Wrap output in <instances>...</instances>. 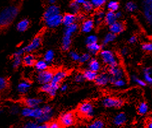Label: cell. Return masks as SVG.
<instances>
[{"mask_svg": "<svg viewBox=\"0 0 152 128\" xmlns=\"http://www.w3.org/2000/svg\"><path fill=\"white\" fill-rule=\"evenodd\" d=\"M19 13V8L16 5H10L0 12V28H5L13 23Z\"/></svg>", "mask_w": 152, "mask_h": 128, "instance_id": "6da1fadb", "label": "cell"}, {"mask_svg": "<svg viewBox=\"0 0 152 128\" xmlns=\"http://www.w3.org/2000/svg\"><path fill=\"white\" fill-rule=\"evenodd\" d=\"M100 57L102 61L109 67L118 66V61L116 55L110 50H103L100 52Z\"/></svg>", "mask_w": 152, "mask_h": 128, "instance_id": "7a4b0ae2", "label": "cell"}, {"mask_svg": "<svg viewBox=\"0 0 152 128\" xmlns=\"http://www.w3.org/2000/svg\"><path fill=\"white\" fill-rule=\"evenodd\" d=\"M20 113L22 116L26 118H31L38 120L43 115V111L40 107H37L34 108H29L26 106L20 110Z\"/></svg>", "mask_w": 152, "mask_h": 128, "instance_id": "3957f363", "label": "cell"}, {"mask_svg": "<svg viewBox=\"0 0 152 128\" xmlns=\"http://www.w3.org/2000/svg\"><path fill=\"white\" fill-rule=\"evenodd\" d=\"M78 112L82 116L86 118H91L95 114V110L90 102H84L79 105Z\"/></svg>", "mask_w": 152, "mask_h": 128, "instance_id": "277c9868", "label": "cell"}, {"mask_svg": "<svg viewBox=\"0 0 152 128\" xmlns=\"http://www.w3.org/2000/svg\"><path fill=\"white\" fill-rule=\"evenodd\" d=\"M59 123L63 127H68L73 126L75 123V116L74 113L68 112L61 114L59 118Z\"/></svg>", "mask_w": 152, "mask_h": 128, "instance_id": "5b68a950", "label": "cell"}, {"mask_svg": "<svg viewBox=\"0 0 152 128\" xmlns=\"http://www.w3.org/2000/svg\"><path fill=\"white\" fill-rule=\"evenodd\" d=\"M67 75H68V73L65 70H58L54 73L53 79L50 84L58 91L60 89L61 82L66 77Z\"/></svg>", "mask_w": 152, "mask_h": 128, "instance_id": "8992f818", "label": "cell"}, {"mask_svg": "<svg viewBox=\"0 0 152 128\" xmlns=\"http://www.w3.org/2000/svg\"><path fill=\"white\" fill-rule=\"evenodd\" d=\"M102 104L106 108H121L124 104V101L118 98L106 97L102 100Z\"/></svg>", "mask_w": 152, "mask_h": 128, "instance_id": "52a82bcc", "label": "cell"}, {"mask_svg": "<svg viewBox=\"0 0 152 128\" xmlns=\"http://www.w3.org/2000/svg\"><path fill=\"white\" fill-rule=\"evenodd\" d=\"M62 17L63 15H61V14H60L44 19V20L46 26L49 28L54 29L60 26L62 24Z\"/></svg>", "mask_w": 152, "mask_h": 128, "instance_id": "ba28073f", "label": "cell"}, {"mask_svg": "<svg viewBox=\"0 0 152 128\" xmlns=\"http://www.w3.org/2000/svg\"><path fill=\"white\" fill-rule=\"evenodd\" d=\"M54 71L50 70H46L40 71L37 75V80L41 85L50 83L54 75Z\"/></svg>", "mask_w": 152, "mask_h": 128, "instance_id": "9c48e42d", "label": "cell"}, {"mask_svg": "<svg viewBox=\"0 0 152 128\" xmlns=\"http://www.w3.org/2000/svg\"><path fill=\"white\" fill-rule=\"evenodd\" d=\"M43 115L37 121L38 124H46L51 120L53 117V110L50 105H44L42 107Z\"/></svg>", "mask_w": 152, "mask_h": 128, "instance_id": "30bf717a", "label": "cell"}, {"mask_svg": "<svg viewBox=\"0 0 152 128\" xmlns=\"http://www.w3.org/2000/svg\"><path fill=\"white\" fill-rule=\"evenodd\" d=\"M109 82L113 83L116 80L123 79L124 76V71L122 68L118 66L109 68Z\"/></svg>", "mask_w": 152, "mask_h": 128, "instance_id": "8fae6325", "label": "cell"}, {"mask_svg": "<svg viewBox=\"0 0 152 128\" xmlns=\"http://www.w3.org/2000/svg\"><path fill=\"white\" fill-rule=\"evenodd\" d=\"M42 45V38L40 36H37L31 41L29 44L23 47L25 53H31L40 48Z\"/></svg>", "mask_w": 152, "mask_h": 128, "instance_id": "7c38bea8", "label": "cell"}, {"mask_svg": "<svg viewBox=\"0 0 152 128\" xmlns=\"http://www.w3.org/2000/svg\"><path fill=\"white\" fill-rule=\"evenodd\" d=\"M143 12L147 22L152 23V0H143Z\"/></svg>", "mask_w": 152, "mask_h": 128, "instance_id": "4fadbf2b", "label": "cell"}, {"mask_svg": "<svg viewBox=\"0 0 152 128\" xmlns=\"http://www.w3.org/2000/svg\"><path fill=\"white\" fill-rule=\"evenodd\" d=\"M42 102H43V100L40 97H27L24 101L25 105L27 107L31 108L39 107Z\"/></svg>", "mask_w": 152, "mask_h": 128, "instance_id": "5bb4252c", "label": "cell"}, {"mask_svg": "<svg viewBox=\"0 0 152 128\" xmlns=\"http://www.w3.org/2000/svg\"><path fill=\"white\" fill-rule=\"evenodd\" d=\"M73 34L65 30L62 39V49L63 51L69 50L72 44V36Z\"/></svg>", "mask_w": 152, "mask_h": 128, "instance_id": "9a60e30c", "label": "cell"}, {"mask_svg": "<svg viewBox=\"0 0 152 128\" xmlns=\"http://www.w3.org/2000/svg\"><path fill=\"white\" fill-rule=\"evenodd\" d=\"M60 14V7L56 5H49L46 8L43 15V18L45 19L48 18L49 17L53 16L54 15Z\"/></svg>", "mask_w": 152, "mask_h": 128, "instance_id": "2e32d148", "label": "cell"}, {"mask_svg": "<svg viewBox=\"0 0 152 128\" xmlns=\"http://www.w3.org/2000/svg\"><path fill=\"white\" fill-rule=\"evenodd\" d=\"M109 30L111 33L115 34V35H118L125 30V25L123 23L116 21L115 23L109 25Z\"/></svg>", "mask_w": 152, "mask_h": 128, "instance_id": "e0dca14e", "label": "cell"}, {"mask_svg": "<svg viewBox=\"0 0 152 128\" xmlns=\"http://www.w3.org/2000/svg\"><path fill=\"white\" fill-rule=\"evenodd\" d=\"M126 120H127V118H126V114L124 112H120L113 118V123L116 127H121L125 124Z\"/></svg>", "mask_w": 152, "mask_h": 128, "instance_id": "ac0fdd59", "label": "cell"}, {"mask_svg": "<svg viewBox=\"0 0 152 128\" xmlns=\"http://www.w3.org/2000/svg\"><path fill=\"white\" fill-rule=\"evenodd\" d=\"M94 25V20L93 19H88L84 20L81 24V31L84 33H89L93 30Z\"/></svg>", "mask_w": 152, "mask_h": 128, "instance_id": "d6986e66", "label": "cell"}, {"mask_svg": "<svg viewBox=\"0 0 152 128\" xmlns=\"http://www.w3.org/2000/svg\"><path fill=\"white\" fill-rule=\"evenodd\" d=\"M95 82L98 86H105L109 82V75L105 73H100L97 75Z\"/></svg>", "mask_w": 152, "mask_h": 128, "instance_id": "ffe728a7", "label": "cell"}, {"mask_svg": "<svg viewBox=\"0 0 152 128\" xmlns=\"http://www.w3.org/2000/svg\"><path fill=\"white\" fill-rule=\"evenodd\" d=\"M76 20H77V17L75 14L72 13H67L63 16L62 24L66 27L75 23Z\"/></svg>", "mask_w": 152, "mask_h": 128, "instance_id": "44dd1931", "label": "cell"}, {"mask_svg": "<svg viewBox=\"0 0 152 128\" xmlns=\"http://www.w3.org/2000/svg\"><path fill=\"white\" fill-rule=\"evenodd\" d=\"M31 87V83L28 80H24L21 82L18 85V91L22 95L26 94Z\"/></svg>", "mask_w": 152, "mask_h": 128, "instance_id": "7402d4cb", "label": "cell"}, {"mask_svg": "<svg viewBox=\"0 0 152 128\" xmlns=\"http://www.w3.org/2000/svg\"><path fill=\"white\" fill-rule=\"evenodd\" d=\"M40 91L42 92L48 94V95H49V96L51 97L55 96L57 92L56 89H54L50 83L42 85V86L40 87Z\"/></svg>", "mask_w": 152, "mask_h": 128, "instance_id": "603a6c76", "label": "cell"}, {"mask_svg": "<svg viewBox=\"0 0 152 128\" xmlns=\"http://www.w3.org/2000/svg\"><path fill=\"white\" fill-rule=\"evenodd\" d=\"M36 57L33 54L31 53H28L26 55H25L23 58V63L25 66L31 67L34 66L36 62Z\"/></svg>", "mask_w": 152, "mask_h": 128, "instance_id": "cb8c5ba5", "label": "cell"}, {"mask_svg": "<svg viewBox=\"0 0 152 128\" xmlns=\"http://www.w3.org/2000/svg\"><path fill=\"white\" fill-rule=\"evenodd\" d=\"M104 22L108 25H111L113 23L117 21V18L116 17L115 12L112 11H108L105 15Z\"/></svg>", "mask_w": 152, "mask_h": 128, "instance_id": "d4e9b609", "label": "cell"}, {"mask_svg": "<svg viewBox=\"0 0 152 128\" xmlns=\"http://www.w3.org/2000/svg\"><path fill=\"white\" fill-rule=\"evenodd\" d=\"M29 24H30L29 20L27 19H24L20 20L16 25L17 30L20 33L26 31L29 28Z\"/></svg>", "mask_w": 152, "mask_h": 128, "instance_id": "484cf974", "label": "cell"}, {"mask_svg": "<svg viewBox=\"0 0 152 128\" xmlns=\"http://www.w3.org/2000/svg\"><path fill=\"white\" fill-rule=\"evenodd\" d=\"M101 68V65L99 61L97 60L95 58L90 59V60L88 63V69L95 71V72H98Z\"/></svg>", "mask_w": 152, "mask_h": 128, "instance_id": "4316f807", "label": "cell"}, {"mask_svg": "<svg viewBox=\"0 0 152 128\" xmlns=\"http://www.w3.org/2000/svg\"><path fill=\"white\" fill-rule=\"evenodd\" d=\"M83 75L84 76V79L88 81H91H91H95L97 75H98L96 72L93 71L89 69L84 70Z\"/></svg>", "mask_w": 152, "mask_h": 128, "instance_id": "83f0119b", "label": "cell"}, {"mask_svg": "<svg viewBox=\"0 0 152 128\" xmlns=\"http://www.w3.org/2000/svg\"><path fill=\"white\" fill-rule=\"evenodd\" d=\"M48 66H49L48 63H46L44 60V59H41V60L37 61L34 65L35 69L39 72L48 70Z\"/></svg>", "mask_w": 152, "mask_h": 128, "instance_id": "f1b7e54d", "label": "cell"}, {"mask_svg": "<svg viewBox=\"0 0 152 128\" xmlns=\"http://www.w3.org/2000/svg\"><path fill=\"white\" fill-rule=\"evenodd\" d=\"M151 68L147 67L143 70V75H144V79L146 83L151 84L152 83V78H151Z\"/></svg>", "mask_w": 152, "mask_h": 128, "instance_id": "f546056e", "label": "cell"}, {"mask_svg": "<svg viewBox=\"0 0 152 128\" xmlns=\"http://www.w3.org/2000/svg\"><path fill=\"white\" fill-rule=\"evenodd\" d=\"M87 47L90 53L94 55L98 54L101 50V45H99L98 43H94V44L88 45H87Z\"/></svg>", "mask_w": 152, "mask_h": 128, "instance_id": "4dcf8cb0", "label": "cell"}, {"mask_svg": "<svg viewBox=\"0 0 152 128\" xmlns=\"http://www.w3.org/2000/svg\"><path fill=\"white\" fill-rule=\"evenodd\" d=\"M149 111V107L148 105L145 101L141 102L139 104L138 107H137V112L139 114L141 115V116H144L146 115Z\"/></svg>", "mask_w": 152, "mask_h": 128, "instance_id": "1f68e13d", "label": "cell"}, {"mask_svg": "<svg viewBox=\"0 0 152 128\" xmlns=\"http://www.w3.org/2000/svg\"><path fill=\"white\" fill-rule=\"evenodd\" d=\"M54 55L55 54L53 50H48L44 55V60L48 64L51 63L54 59Z\"/></svg>", "mask_w": 152, "mask_h": 128, "instance_id": "d6a6232c", "label": "cell"}, {"mask_svg": "<svg viewBox=\"0 0 152 128\" xmlns=\"http://www.w3.org/2000/svg\"><path fill=\"white\" fill-rule=\"evenodd\" d=\"M69 8L71 11V13L73 14H77L79 12L81 9V5L77 3L75 0L71 1L69 5Z\"/></svg>", "mask_w": 152, "mask_h": 128, "instance_id": "836d02e7", "label": "cell"}, {"mask_svg": "<svg viewBox=\"0 0 152 128\" xmlns=\"http://www.w3.org/2000/svg\"><path fill=\"white\" fill-rule=\"evenodd\" d=\"M88 128H105V122L101 119H96L88 125Z\"/></svg>", "mask_w": 152, "mask_h": 128, "instance_id": "e575fe53", "label": "cell"}, {"mask_svg": "<svg viewBox=\"0 0 152 128\" xmlns=\"http://www.w3.org/2000/svg\"><path fill=\"white\" fill-rule=\"evenodd\" d=\"M105 15V13L103 10H99L96 13L95 18L94 20L95 24L99 25L102 22V20L104 19V17Z\"/></svg>", "mask_w": 152, "mask_h": 128, "instance_id": "d590c367", "label": "cell"}, {"mask_svg": "<svg viewBox=\"0 0 152 128\" xmlns=\"http://www.w3.org/2000/svg\"><path fill=\"white\" fill-rule=\"evenodd\" d=\"M107 7L109 11H112L116 12L119 9L120 5L118 1H110L107 5Z\"/></svg>", "mask_w": 152, "mask_h": 128, "instance_id": "8d00e7d4", "label": "cell"}, {"mask_svg": "<svg viewBox=\"0 0 152 128\" xmlns=\"http://www.w3.org/2000/svg\"><path fill=\"white\" fill-rule=\"evenodd\" d=\"M115 39H116V35H115V34H113L110 32V33H107V35L105 36L102 43L104 45H106L109 44V43L113 41Z\"/></svg>", "mask_w": 152, "mask_h": 128, "instance_id": "74e56055", "label": "cell"}, {"mask_svg": "<svg viewBox=\"0 0 152 128\" xmlns=\"http://www.w3.org/2000/svg\"><path fill=\"white\" fill-rule=\"evenodd\" d=\"M107 0H91L93 7L95 8H100L106 3Z\"/></svg>", "mask_w": 152, "mask_h": 128, "instance_id": "f35d334b", "label": "cell"}, {"mask_svg": "<svg viewBox=\"0 0 152 128\" xmlns=\"http://www.w3.org/2000/svg\"><path fill=\"white\" fill-rule=\"evenodd\" d=\"M126 10L130 12H134L137 10V6L136 3L133 1H129L125 5Z\"/></svg>", "mask_w": 152, "mask_h": 128, "instance_id": "ab89813d", "label": "cell"}, {"mask_svg": "<svg viewBox=\"0 0 152 128\" xmlns=\"http://www.w3.org/2000/svg\"><path fill=\"white\" fill-rule=\"evenodd\" d=\"M82 8H83V10L87 13L92 12L94 8V7H93V5H92L91 1H87V0L85 1V3H83L82 5Z\"/></svg>", "mask_w": 152, "mask_h": 128, "instance_id": "60d3db41", "label": "cell"}, {"mask_svg": "<svg viewBox=\"0 0 152 128\" xmlns=\"http://www.w3.org/2000/svg\"><path fill=\"white\" fill-rule=\"evenodd\" d=\"M23 63V59L21 57H18V56H14V59H13V62H12V67H13L14 69H17L18 68L21 63Z\"/></svg>", "mask_w": 152, "mask_h": 128, "instance_id": "b9f144b4", "label": "cell"}, {"mask_svg": "<svg viewBox=\"0 0 152 128\" xmlns=\"http://www.w3.org/2000/svg\"><path fill=\"white\" fill-rule=\"evenodd\" d=\"M97 41H98V38H97V36L95 35L88 36L85 40L86 44L87 45L94 44V43H97Z\"/></svg>", "mask_w": 152, "mask_h": 128, "instance_id": "7bdbcfd3", "label": "cell"}, {"mask_svg": "<svg viewBox=\"0 0 152 128\" xmlns=\"http://www.w3.org/2000/svg\"><path fill=\"white\" fill-rule=\"evenodd\" d=\"M91 59V55L89 53H85L82 55H80L79 62L81 63H85L89 61Z\"/></svg>", "mask_w": 152, "mask_h": 128, "instance_id": "ee69618b", "label": "cell"}, {"mask_svg": "<svg viewBox=\"0 0 152 128\" xmlns=\"http://www.w3.org/2000/svg\"><path fill=\"white\" fill-rule=\"evenodd\" d=\"M8 86L7 79L3 76H0V91H4Z\"/></svg>", "mask_w": 152, "mask_h": 128, "instance_id": "f6af8a7d", "label": "cell"}, {"mask_svg": "<svg viewBox=\"0 0 152 128\" xmlns=\"http://www.w3.org/2000/svg\"><path fill=\"white\" fill-rule=\"evenodd\" d=\"M132 80L134 82L137 84L138 85H139V86L145 87L146 85V83L145 82L144 80L139 79L138 77H137V76H135V75L132 76Z\"/></svg>", "mask_w": 152, "mask_h": 128, "instance_id": "bcb514c9", "label": "cell"}, {"mask_svg": "<svg viewBox=\"0 0 152 128\" xmlns=\"http://www.w3.org/2000/svg\"><path fill=\"white\" fill-rule=\"evenodd\" d=\"M113 84L115 85V87H123L124 86H125L126 82V80L124 79H118L116 80L115 82L113 83Z\"/></svg>", "mask_w": 152, "mask_h": 128, "instance_id": "7dc6e473", "label": "cell"}, {"mask_svg": "<svg viewBox=\"0 0 152 128\" xmlns=\"http://www.w3.org/2000/svg\"><path fill=\"white\" fill-rule=\"evenodd\" d=\"M38 124H39L34 121H28L24 124L23 128H36Z\"/></svg>", "mask_w": 152, "mask_h": 128, "instance_id": "c3c4849f", "label": "cell"}, {"mask_svg": "<svg viewBox=\"0 0 152 128\" xmlns=\"http://www.w3.org/2000/svg\"><path fill=\"white\" fill-rule=\"evenodd\" d=\"M142 49L147 52H151L152 51V44L151 43H145L142 44Z\"/></svg>", "mask_w": 152, "mask_h": 128, "instance_id": "681fc988", "label": "cell"}, {"mask_svg": "<svg viewBox=\"0 0 152 128\" xmlns=\"http://www.w3.org/2000/svg\"><path fill=\"white\" fill-rule=\"evenodd\" d=\"M69 55L70 58L72 59L74 61H79V57L80 55L78 54L76 52H74V51H71V52L69 53Z\"/></svg>", "mask_w": 152, "mask_h": 128, "instance_id": "f907efd6", "label": "cell"}, {"mask_svg": "<svg viewBox=\"0 0 152 128\" xmlns=\"http://www.w3.org/2000/svg\"><path fill=\"white\" fill-rule=\"evenodd\" d=\"M74 80L75 82H77V83H81L83 82L85 79L84 78V76L83 75V73H77L75 76L74 77Z\"/></svg>", "mask_w": 152, "mask_h": 128, "instance_id": "816d5d0a", "label": "cell"}, {"mask_svg": "<svg viewBox=\"0 0 152 128\" xmlns=\"http://www.w3.org/2000/svg\"><path fill=\"white\" fill-rule=\"evenodd\" d=\"M48 128H62L60 124L58 121H52L48 124Z\"/></svg>", "mask_w": 152, "mask_h": 128, "instance_id": "f5cc1de1", "label": "cell"}, {"mask_svg": "<svg viewBox=\"0 0 152 128\" xmlns=\"http://www.w3.org/2000/svg\"><path fill=\"white\" fill-rule=\"evenodd\" d=\"M19 107L18 105H12L10 108V112L12 114L15 115L19 112Z\"/></svg>", "mask_w": 152, "mask_h": 128, "instance_id": "db71d44e", "label": "cell"}, {"mask_svg": "<svg viewBox=\"0 0 152 128\" xmlns=\"http://www.w3.org/2000/svg\"><path fill=\"white\" fill-rule=\"evenodd\" d=\"M25 53L24 50L23 48L19 49L18 50H17L15 52L14 54V56H18V57H21L22 55Z\"/></svg>", "mask_w": 152, "mask_h": 128, "instance_id": "11a10c76", "label": "cell"}, {"mask_svg": "<svg viewBox=\"0 0 152 128\" xmlns=\"http://www.w3.org/2000/svg\"><path fill=\"white\" fill-rule=\"evenodd\" d=\"M60 91L61 92H65L67 91V89H68V85H67L66 84H64L61 85L60 87Z\"/></svg>", "mask_w": 152, "mask_h": 128, "instance_id": "9f6ffc18", "label": "cell"}, {"mask_svg": "<svg viewBox=\"0 0 152 128\" xmlns=\"http://www.w3.org/2000/svg\"><path fill=\"white\" fill-rule=\"evenodd\" d=\"M129 42L130 44H135L137 41V37L136 36H132L129 38Z\"/></svg>", "mask_w": 152, "mask_h": 128, "instance_id": "6f0895ef", "label": "cell"}, {"mask_svg": "<svg viewBox=\"0 0 152 128\" xmlns=\"http://www.w3.org/2000/svg\"><path fill=\"white\" fill-rule=\"evenodd\" d=\"M36 128H48V124H39Z\"/></svg>", "mask_w": 152, "mask_h": 128, "instance_id": "680465c9", "label": "cell"}, {"mask_svg": "<svg viewBox=\"0 0 152 128\" xmlns=\"http://www.w3.org/2000/svg\"><path fill=\"white\" fill-rule=\"evenodd\" d=\"M77 20H81V21H84L85 20V16H84L83 14H79L77 17Z\"/></svg>", "mask_w": 152, "mask_h": 128, "instance_id": "91938a15", "label": "cell"}, {"mask_svg": "<svg viewBox=\"0 0 152 128\" xmlns=\"http://www.w3.org/2000/svg\"><path fill=\"white\" fill-rule=\"evenodd\" d=\"M128 52H129V50H128L127 48H124V49H122V50H121V53L123 55H127Z\"/></svg>", "mask_w": 152, "mask_h": 128, "instance_id": "94428289", "label": "cell"}, {"mask_svg": "<svg viewBox=\"0 0 152 128\" xmlns=\"http://www.w3.org/2000/svg\"><path fill=\"white\" fill-rule=\"evenodd\" d=\"M115 14H116V17L117 19H120L121 17H122V15H123V14H122V12H120V11H117L115 12Z\"/></svg>", "mask_w": 152, "mask_h": 128, "instance_id": "6125c7cd", "label": "cell"}, {"mask_svg": "<svg viewBox=\"0 0 152 128\" xmlns=\"http://www.w3.org/2000/svg\"><path fill=\"white\" fill-rule=\"evenodd\" d=\"M76 1H77V3L78 4H79L80 5H82L83 3H85V1H86V0H75Z\"/></svg>", "mask_w": 152, "mask_h": 128, "instance_id": "be15d7a7", "label": "cell"}, {"mask_svg": "<svg viewBox=\"0 0 152 128\" xmlns=\"http://www.w3.org/2000/svg\"><path fill=\"white\" fill-rule=\"evenodd\" d=\"M56 3V0H49V3L50 4V5H55Z\"/></svg>", "mask_w": 152, "mask_h": 128, "instance_id": "e7e4bbea", "label": "cell"}, {"mask_svg": "<svg viewBox=\"0 0 152 128\" xmlns=\"http://www.w3.org/2000/svg\"><path fill=\"white\" fill-rule=\"evenodd\" d=\"M146 128H152V122L151 121L147 124Z\"/></svg>", "mask_w": 152, "mask_h": 128, "instance_id": "03108f58", "label": "cell"}, {"mask_svg": "<svg viewBox=\"0 0 152 128\" xmlns=\"http://www.w3.org/2000/svg\"><path fill=\"white\" fill-rule=\"evenodd\" d=\"M2 113V110L1 109V108H0V114H1Z\"/></svg>", "mask_w": 152, "mask_h": 128, "instance_id": "003e7915", "label": "cell"}]
</instances>
